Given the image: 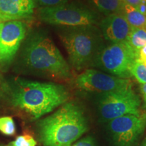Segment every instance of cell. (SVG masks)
I'll list each match as a JSON object with an SVG mask.
<instances>
[{
	"label": "cell",
	"mask_w": 146,
	"mask_h": 146,
	"mask_svg": "<svg viewBox=\"0 0 146 146\" xmlns=\"http://www.w3.org/2000/svg\"><path fill=\"white\" fill-rule=\"evenodd\" d=\"M21 58L24 68L33 74L58 81L72 80L70 65L43 31H35L29 35Z\"/></svg>",
	"instance_id": "1"
},
{
	"label": "cell",
	"mask_w": 146,
	"mask_h": 146,
	"mask_svg": "<svg viewBox=\"0 0 146 146\" xmlns=\"http://www.w3.org/2000/svg\"><path fill=\"white\" fill-rule=\"evenodd\" d=\"M72 146H96L94 140L90 137H87L76 142Z\"/></svg>",
	"instance_id": "20"
},
{
	"label": "cell",
	"mask_w": 146,
	"mask_h": 146,
	"mask_svg": "<svg viewBox=\"0 0 146 146\" xmlns=\"http://www.w3.org/2000/svg\"><path fill=\"white\" fill-rule=\"evenodd\" d=\"M140 107L141 100L132 87L101 94L98 100L100 116L108 121L125 115L141 114Z\"/></svg>",
	"instance_id": "7"
},
{
	"label": "cell",
	"mask_w": 146,
	"mask_h": 146,
	"mask_svg": "<svg viewBox=\"0 0 146 146\" xmlns=\"http://www.w3.org/2000/svg\"><path fill=\"white\" fill-rule=\"evenodd\" d=\"M109 130L116 146H133L146 128V114H127L110 120Z\"/></svg>",
	"instance_id": "9"
},
{
	"label": "cell",
	"mask_w": 146,
	"mask_h": 146,
	"mask_svg": "<svg viewBox=\"0 0 146 146\" xmlns=\"http://www.w3.org/2000/svg\"><path fill=\"white\" fill-rule=\"evenodd\" d=\"M130 72L140 84L146 83V64L137 58L131 65Z\"/></svg>",
	"instance_id": "16"
},
{
	"label": "cell",
	"mask_w": 146,
	"mask_h": 146,
	"mask_svg": "<svg viewBox=\"0 0 146 146\" xmlns=\"http://www.w3.org/2000/svg\"><path fill=\"white\" fill-rule=\"evenodd\" d=\"M94 10L106 16L115 13H122L124 5L123 0H87Z\"/></svg>",
	"instance_id": "13"
},
{
	"label": "cell",
	"mask_w": 146,
	"mask_h": 146,
	"mask_svg": "<svg viewBox=\"0 0 146 146\" xmlns=\"http://www.w3.org/2000/svg\"><path fill=\"white\" fill-rule=\"evenodd\" d=\"M141 14L146 16V3L141 1V3L136 8Z\"/></svg>",
	"instance_id": "23"
},
{
	"label": "cell",
	"mask_w": 146,
	"mask_h": 146,
	"mask_svg": "<svg viewBox=\"0 0 146 146\" xmlns=\"http://www.w3.org/2000/svg\"><path fill=\"white\" fill-rule=\"evenodd\" d=\"M36 142L32 136L23 135L18 136L14 141L9 143L8 146H36Z\"/></svg>",
	"instance_id": "18"
},
{
	"label": "cell",
	"mask_w": 146,
	"mask_h": 146,
	"mask_svg": "<svg viewBox=\"0 0 146 146\" xmlns=\"http://www.w3.org/2000/svg\"><path fill=\"white\" fill-rule=\"evenodd\" d=\"M137 58V54L127 42L104 45L89 67L98 68L111 75L122 78L131 76L130 68Z\"/></svg>",
	"instance_id": "6"
},
{
	"label": "cell",
	"mask_w": 146,
	"mask_h": 146,
	"mask_svg": "<svg viewBox=\"0 0 146 146\" xmlns=\"http://www.w3.org/2000/svg\"><path fill=\"white\" fill-rule=\"evenodd\" d=\"M122 14L130 26L146 29V16L141 14L136 8L125 3Z\"/></svg>",
	"instance_id": "14"
},
{
	"label": "cell",
	"mask_w": 146,
	"mask_h": 146,
	"mask_svg": "<svg viewBox=\"0 0 146 146\" xmlns=\"http://www.w3.org/2000/svg\"><path fill=\"white\" fill-rule=\"evenodd\" d=\"M0 23H3V21H2V20H1V17H0Z\"/></svg>",
	"instance_id": "28"
},
{
	"label": "cell",
	"mask_w": 146,
	"mask_h": 146,
	"mask_svg": "<svg viewBox=\"0 0 146 146\" xmlns=\"http://www.w3.org/2000/svg\"><path fill=\"white\" fill-rule=\"evenodd\" d=\"M124 3L137 8L141 2V0H123Z\"/></svg>",
	"instance_id": "22"
},
{
	"label": "cell",
	"mask_w": 146,
	"mask_h": 146,
	"mask_svg": "<svg viewBox=\"0 0 146 146\" xmlns=\"http://www.w3.org/2000/svg\"><path fill=\"white\" fill-rule=\"evenodd\" d=\"M0 132L8 136L15 134L16 126L13 118L10 116L0 117Z\"/></svg>",
	"instance_id": "17"
},
{
	"label": "cell",
	"mask_w": 146,
	"mask_h": 146,
	"mask_svg": "<svg viewBox=\"0 0 146 146\" xmlns=\"http://www.w3.org/2000/svg\"><path fill=\"white\" fill-rule=\"evenodd\" d=\"M98 25L104 39L110 43L127 42L132 27L122 13L106 16Z\"/></svg>",
	"instance_id": "11"
},
{
	"label": "cell",
	"mask_w": 146,
	"mask_h": 146,
	"mask_svg": "<svg viewBox=\"0 0 146 146\" xmlns=\"http://www.w3.org/2000/svg\"><path fill=\"white\" fill-rule=\"evenodd\" d=\"M3 23H0V33H1V29H2V27H3Z\"/></svg>",
	"instance_id": "27"
},
{
	"label": "cell",
	"mask_w": 146,
	"mask_h": 146,
	"mask_svg": "<svg viewBox=\"0 0 146 146\" xmlns=\"http://www.w3.org/2000/svg\"><path fill=\"white\" fill-rule=\"evenodd\" d=\"M137 59L146 64V45L137 52Z\"/></svg>",
	"instance_id": "21"
},
{
	"label": "cell",
	"mask_w": 146,
	"mask_h": 146,
	"mask_svg": "<svg viewBox=\"0 0 146 146\" xmlns=\"http://www.w3.org/2000/svg\"><path fill=\"white\" fill-rule=\"evenodd\" d=\"M127 43L137 54V52L146 45V29L131 27Z\"/></svg>",
	"instance_id": "15"
},
{
	"label": "cell",
	"mask_w": 146,
	"mask_h": 146,
	"mask_svg": "<svg viewBox=\"0 0 146 146\" xmlns=\"http://www.w3.org/2000/svg\"><path fill=\"white\" fill-rule=\"evenodd\" d=\"M43 7L56 6L68 3L69 0H35Z\"/></svg>",
	"instance_id": "19"
},
{
	"label": "cell",
	"mask_w": 146,
	"mask_h": 146,
	"mask_svg": "<svg viewBox=\"0 0 146 146\" xmlns=\"http://www.w3.org/2000/svg\"><path fill=\"white\" fill-rule=\"evenodd\" d=\"M39 16L45 23L67 27L96 26L101 20L94 9L77 2L42 7L39 10Z\"/></svg>",
	"instance_id": "5"
},
{
	"label": "cell",
	"mask_w": 146,
	"mask_h": 146,
	"mask_svg": "<svg viewBox=\"0 0 146 146\" xmlns=\"http://www.w3.org/2000/svg\"><path fill=\"white\" fill-rule=\"evenodd\" d=\"M143 100H144V104H145V106L146 108V96H143Z\"/></svg>",
	"instance_id": "26"
},
{
	"label": "cell",
	"mask_w": 146,
	"mask_h": 146,
	"mask_svg": "<svg viewBox=\"0 0 146 146\" xmlns=\"http://www.w3.org/2000/svg\"><path fill=\"white\" fill-rule=\"evenodd\" d=\"M87 129L83 109L74 102H66L39 123L40 141L45 146H71Z\"/></svg>",
	"instance_id": "3"
},
{
	"label": "cell",
	"mask_w": 146,
	"mask_h": 146,
	"mask_svg": "<svg viewBox=\"0 0 146 146\" xmlns=\"http://www.w3.org/2000/svg\"><path fill=\"white\" fill-rule=\"evenodd\" d=\"M141 146H146V137L145 138V139L143 140V143H142Z\"/></svg>",
	"instance_id": "25"
},
{
	"label": "cell",
	"mask_w": 146,
	"mask_h": 146,
	"mask_svg": "<svg viewBox=\"0 0 146 146\" xmlns=\"http://www.w3.org/2000/svg\"><path fill=\"white\" fill-rule=\"evenodd\" d=\"M27 25L20 21L3 23L0 33V63H10L25 39Z\"/></svg>",
	"instance_id": "10"
},
{
	"label": "cell",
	"mask_w": 146,
	"mask_h": 146,
	"mask_svg": "<svg viewBox=\"0 0 146 146\" xmlns=\"http://www.w3.org/2000/svg\"><path fill=\"white\" fill-rule=\"evenodd\" d=\"M68 98V91L61 84L18 79L11 103L33 119H37L63 105Z\"/></svg>",
	"instance_id": "2"
},
{
	"label": "cell",
	"mask_w": 146,
	"mask_h": 146,
	"mask_svg": "<svg viewBox=\"0 0 146 146\" xmlns=\"http://www.w3.org/2000/svg\"><path fill=\"white\" fill-rule=\"evenodd\" d=\"M75 86L87 92L100 94L132 87L129 78H122L94 68H87L74 79Z\"/></svg>",
	"instance_id": "8"
},
{
	"label": "cell",
	"mask_w": 146,
	"mask_h": 146,
	"mask_svg": "<svg viewBox=\"0 0 146 146\" xmlns=\"http://www.w3.org/2000/svg\"><path fill=\"white\" fill-rule=\"evenodd\" d=\"M141 1H143V2L146 3V0H141Z\"/></svg>",
	"instance_id": "29"
},
{
	"label": "cell",
	"mask_w": 146,
	"mask_h": 146,
	"mask_svg": "<svg viewBox=\"0 0 146 146\" xmlns=\"http://www.w3.org/2000/svg\"><path fill=\"white\" fill-rule=\"evenodd\" d=\"M35 8L34 0H0V17L3 22L29 18Z\"/></svg>",
	"instance_id": "12"
},
{
	"label": "cell",
	"mask_w": 146,
	"mask_h": 146,
	"mask_svg": "<svg viewBox=\"0 0 146 146\" xmlns=\"http://www.w3.org/2000/svg\"><path fill=\"white\" fill-rule=\"evenodd\" d=\"M140 89H141V93L143 94V96H146V83L145 84H141Z\"/></svg>",
	"instance_id": "24"
},
{
	"label": "cell",
	"mask_w": 146,
	"mask_h": 146,
	"mask_svg": "<svg viewBox=\"0 0 146 146\" xmlns=\"http://www.w3.org/2000/svg\"><path fill=\"white\" fill-rule=\"evenodd\" d=\"M60 37L68 54L69 65L76 71L89 67L105 45L96 26L64 27Z\"/></svg>",
	"instance_id": "4"
}]
</instances>
